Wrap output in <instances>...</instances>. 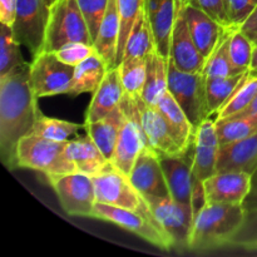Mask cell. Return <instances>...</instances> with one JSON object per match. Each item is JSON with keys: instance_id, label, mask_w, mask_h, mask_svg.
Returning <instances> with one entry per match:
<instances>
[{"instance_id": "obj_14", "label": "cell", "mask_w": 257, "mask_h": 257, "mask_svg": "<svg viewBox=\"0 0 257 257\" xmlns=\"http://www.w3.org/2000/svg\"><path fill=\"white\" fill-rule=\"evenodd\" d=\"M130 178L133 186L146 200L170 196V190L161 165V157L148 146H146L138 155L130 173Z\"/></svg>"}, {"instance_id": "obj_52", "label": "cell", "mask_w": 257, "mask_h": 257, "mask_svg": "<svg viewBox=\"0 0 257 257\" xmlns=\"http://www.w3.org/2000/svg\"><path fill=\"white\" fill-rule=\"evenodd\" d=\"M252 40H253V43H255V44H257V37H256V38H253Z\"/></svg>"}, {"instance_id": "obj_18", "label": "cell", "mask_w": 257, "mask_h": 257, "mask_svg": "<svg viewBox=\"0 0 257 257\" xmlns=\"http://www.w3.org/2000/svg\"><path fill=\"white\" fill-rule=\"evenodd\" d=\"M124 94L125 90L120 77L119 65L109 68L88 105L85 122H95L117 109Z\"/></svg>"}, {"instance_id": "obj_12", "label": "cell", "mask_w": 257, "mask_h": 257, "mask_svg": "<svg viewBox=\"0 0 257 257\" xmlns=\"http://www.w3.org/2000/svg\"><path fill=\"white\" fill-rule=\"evenodd\" d=\"M146 201L155 220L172 241L173 247H188L195 220L192 206L178 202L171 195Z\"/></svg>"}, {"instance_id": "obj_34", "label": "cell", "mask_w": 257, "mask_h": 257, "mask_svg": "<svg viewBox=\"0 0 257 257\" xmlns=\"http://www.w3.org/2000/svg\"><path fill=\"white\" fill-rule=\"evenodd\" d=\"M29 63L23 58L20 44L15 40L12 27H0V77L9 74Z\"/></svg>"}, {"instance_id": "obj_2", "label": "cell", "mask_w": 257, "mask_h": 257, "mask_svg": "<svg viewBox=\"0 0 257 257\" xmlns=\"http://www.w3.org/2000/svg\"><path fill=\"white\" fill-rule=\"evenodd\" d=\"M245 218L242 205L206 203L195 216L188 247L196 252L230 246Z\"/></svg>"}, {"instance_id": "obj_5", "label": "cell", "mask_w": 257, "mask_h": 257, "mask_svg": "<svg viewBox=\"0 0 257 257\" xmlns=\"http://www.w3.org/2000/svg\"><path fill=\"white\" fill-rule=\"evenodd\" d=\"M93 218L114 223L162 250H171L173 247L171 238L158 225L151 212H137L107 203L95 202Z\"/></svg>"}, {"instance_id": "obj_38", "label": "cell", "mask_w": 257, "mask_h": 257, "mask_svg": "<svg viewBox=\"0 0 257 257\" xmlns=\"http://www.w3.org/2000/svg\"><path fill=\"white\" fill-rule=\"evenodd\" d=\"M255 43L240 28L233 29L230 39V57L236 73L250 70Z\"/></svg>"}, {"instance_id": "obj_3", "label": "cell", "mask_w": 257, "mask_h": 257, "mask_svg": "<svg viewBox=\"0 0 257 257\" xmlns=\"http://www.w3.org/2000/svg\"><path fill=\"white\" fill-rule=\"evenodd\" d=\"M67 143L39 136H25L18 145V167L38 171L45 177L77 172L67 155Z\"/></svg>"}, {"instance_id": "obj_7", "label": "cell", "mask_w": 257, "mask_h": 257, "mask_svg": "<svg viewBox=\"0 0 257 257\" xmlns=\"http://www.w3.org/2000/svg\"><path fill=\"white\" fill-rule=\"evenodd\" d=\"M74 68L58 59L54 52L35 55L29 68V84L38 99L67 94L72 87Z\"/></svg>"}, {"instance_id": "obj_35", "label": "cell", "mask_w": 257, "mask_h": 257, "mask_svg": "<svg viewBox=\"0 0 257 257\" xmlns=\"http://www.w3.org/2000/svg\"><path fill=\"white\" fill-rule=\"evenodd\" d=\"M120 77L125 94L130 97H142L147 77V58H124L119 64Z\"/></svg>"}, {"instance_id": "obj_24", "label": "cell", "mask_w": 257, "mask_h": 257, "mask_svg": "<svg viewBox=\"0 0 257 257\" xmlns=\"http://www.w3.org/2000/svg\"><path fill=\"white\" fill-rule=\"evenodd\" d=\"M123 119H124V112L119 105L112 113L95 122H84L87 135L90 136L98 148L109 161H112L114 153Z\"/></svg>"}, {"instance_id": "obj_19", "label": "cell", "mask_w": 257, "mask_h": 257, "mask_svg": "<svg viewBox=\"0 0 257 257\" xmlns=\"http://www.w3.org/2000/svg\"><path fill=\"white\" fill-rule=\"evenodd\" d=\"M192 152L193 146L190 152L183 156L161 158V165L170 195L176 201L186 205H191V197H192Z\"/></svg>"}, {"instance_id": "obj_11", "label": "cell", "mask_w": 257, "mask_h": 257, "mask_svg": "<svg viewBox=\"0 0 257 257\" xmlns=\"http://www.w3.org/2000/svg\"><path fill=\"white\" fill-rule=\"evenodd\" d=\"M133 98V97H132ZM138 107V122L146 138V145L161 158L177 157L190 152L181 143L173 128L157 107L148 105L142 97H136Z\"/></svg>"}, {"instance_id": "obj_17", "label": "cell", "mask_w": 257, "mask_h": 257, "mask_svg": "<svg viewBox=\"0 0 257 257\" xmlns=\"http://www.w3.org/2000/svg\"><path fill=\"white\" fill-rule=\"evenodd\" d=\"M170 60L183 72H203L206 65V59L193 42L191 33L188 30L187 20L185 14L181 12L176 17L171 34Z\"/></svg>"}, {"instance_id": "obj_20", "label": "cell", "mask_w": 257, "mask_h": 257, "mask_svg": "<svg viewBox=\"0 0 257 257\" xmlns=\"http://www.w3.org/2000/svg\"><path fill=\"white\" fill-rule=\"evenodd\" d=\"M145 9L155 37L156 49L170 59L171 34L177 14L175 0H145Z\"/></svg>"}, {"instance_id": "obj_10", "label": "cell", "mask_w": 257, "mask_h": 257, "mask_svg": "<svg viewBox=\"0 0 257 257\" xmlns=\"http://www.w3.org/2000/svg\"><path fill=\"white\" fill-rule=\"evenodd\" d=\"M97 202L137 212L150 213L147 201L133 186L130 175L110 165L107 170L93 176Z\"/></svg>"}, {"instance_id": "obj_4", "label": "cell", "mask_w": 257, "mask_h": 257, "mask_svg": "<svg viewBox=\"0 0 257 257\" xmlns=\"http://www.w3.org/2000/svg\"><path fill=\"white\" fill-rule=\"evenodd\" d=\"M93 44L89 29L77 0H58L50 8L45 52H57L68 43Z\"/></svg>"}, {"instance_id": "obj_36", "label": "cell", "mask_w": 257, "mask_h": 257, "mask_svg": "<svg viewBox=\"0 0 257 257\" xmlns=\"http://www.w3.org/2000/svg\"><path fill=\"white\" fill-rule=\"evenodd\" d=\"M220 145L235 142L257 133V114L232 117L216 122Z\"/></svg>"}, {"instance_id": "obj_25", "label": "cell", "mask_w": 257, "mask_h": 257, "mask_svg": "<svg viewBox=\"0 0 257 257\" xmlns=\"http://www.w3.org/2000/svg\"><path fill=\"white\" fill-rule=\"evenodd\" d=\"M120 20L117 9V0H109L107 13L94 40V48L98 54L104 59L108 67H115L118 42H119Z\"/></svg>"}, {"instance_id": "obj_37", "label": "cell", "mask_w": 257, "mask_h": 257, "mask_svg": "<svg viewBox=\"0 0 257 257\" xmlns=\"http://www.w3.org/2000/svg\"><path fill=\"white\" fill-rule=\"evenodd\" d=\"M117 9L120 20V32L115 67H118L122 63L125 43H127L128 37L132 32L136 20L140 17L142 10L145 9V0H117Z\"/></svg>"}, {"instance_id": "obj_45", "label": "cell", "mask_w": 257, "mask_h": 257, "mask_svg": "<svg viewBox=\"0 0 257 257\" xmlns=\"http://www.w3.org/2000/svg\"><path fill=\"white\" fill-rule=\"evenodd\" d=\"M18 0H0V22L2 24L13 27L17 14Z\"/></svg>"}, {"instance_id": "obj_22", "label": "cell", "mask_w": 257, "mask_h": 257, "mask_svg": "<svg viewBox=\"0 0 257 257\" xmlns=\"http://www.w3.org/2000/svg\"><path fill=\"white\" fill-rule=\"evenodd\" d=\"M257 170V133L222 145L217 162L218 171H240L252 175Z\"/></svg>"}, {"instance_id": "obj_32", "label": "cell", "mask_w": 257, "mask_h": 257, "mask_svg": "<svg viewBox=\"0 0 257 257\" xmlns=\"http://www.w3.org/2000/svg\"><path fill=\"white\" fill-rule=\"evenodd\" d=\"M257 95V73L250 72L243 82L238 85L233 92L230 99L225 103L222 108L216 113V122L230 119L235 115L240 114L251 104Z\"/></svg>"}, {"instance_id": "obj_27", "label": "cell", "mask_w": 257, "mask_h": 257, "mask_svg": "<svg viewBox=\"0 0 257 257\" xmlns=\"http://www.w3.org/2000/svg\"><path fill=\"white\" fill-rule=\"evenodd\" d=\"M168 90V60L157 49L147 57V77L142 92V99L156 107Z\"/></svg>"}, {"instance_id": "obj_30", "label": "cell", "mask_w": 257, "mask_h": 257, "mask_svg": "<svg viewBox=\"0 0 257 257\" xmlns=\"http://www.w3.org/2000/svg\"><path fill=\"white\" fill-rule=\"evenodd\" d=\"M155 49L156 43L152 28H151L150 20L146 14V9H143L140 17L136 20L132 32L125 43L123 59L132 57L147 58Z\"/></svg>"}, {"instance_id": "obj_8", "label": "cell", "mask_w": 257, "mask_h": 257, "mask_svg": "<svg viewBox=\"0 0 257 257\" xmlns=\"http://www.w3.org/2000/svg\"><path fill=\"white\" fill-rule=\"evenodd\" d=\"M49 18L50 7L44 0H18L13 34L33 57L44 52Z\"/></svg>"}, {"instance_id": "obj_23", "label": "cell", "mask_w": 257, "mask_h": 257, "mask_svg": "<svg viewBox=\"0 0 257 257\" xmlns=\"http://www.w3.org/2000/svg\"><path fill=\"white\" fill-rule=\"evenodd\" d=\"M67 155L77 172L93 176L107 170L112 162L102 153L89 135L68 141Z\"/></svg>"}, {"instance_id": "obj_51", "label": "cell", "mask_w": 257, "mask_h": 257, "mask_svg": "<svg viewBox=\"0 0 257 257\" xmlns=\"http://www.w3.org/2000/svg\"><path fill=\"white\" fill-rule=\"evenodd\" d=\"M44 2H45V4L48 5V7H50V8H52L53 5H54L55 3L58 2V0H44Z\"/></svg>"}, {"instance_id": "obj_46", "label": "cell", "mask_w": 257, "mask_h": 257, "mask_svg": "<svg viewBox=\"0 0 257 257\" xmlns=\"http://www.w3.org/2000/svg\"><path fill=\"white\" fill-rule=\"evenodd\" d=\"M242 207L247 210H256L257 208V170L251 175V188L248 195L246 196L242 203Z\"/></svg>"}, {"instance_id": "obj_49", "label": "cell", "mask_w": 257, "mask_h": 257, "mask_svg": "<svg viewBox=\"0 0 257 257\" xmlns=\"http://www.w3.org/2000/svg\"><path fill=\"white\" fill-rule=\"evenodd\" d=\"M250 72L257 73V44H255L252 53V59H251V65H250Z\"/></svg>"}, {"instance_id": "obj_50", "label": "cell", "mask_w": 257, "mask_h": 257, "mask_svg": "<svg viewBox=\"0 0 257 257\" xmlns=\"http://www.w3.org/2000/svg\"><path fill=\"white\" fill-rule=\"evenodd\" d=\"M176 2V14H180L181 10L188 5V0H175Z\"/></svg>"}, {"instance_id": "obj_13", "label": "cell", "mask_w": 257, "mask_h": 257, "mask_svg": "<svg viewBox=\"0 0 257 257\" xmlns=\"http://www.w3.org/2000/svg\"><path fill=\"white\" fill-rule=\"evenodd\" d=\"M120 107L124 112V119L110 162L115 168L130 175L138 155L147 145L138 122V107L136 98L124 94Z\"/></svg>"}, {"instance_id": "obj_15", "label": "cell", "mask_w": 257, "mask_h": 257, "mask_svg": "<svg viewBox=\"0 0 257 257\" xmlns=\"http://www.w3.org/2000/svg\"><path fill=\"white\" fill-rule=\"evenodd\" d=\"M220 147L216 120L212 118H206L196 130L195 140H193V177L200 181H205L217 172Z\"/></svg>"}, {"instance_id": "obj_29", "label": "cell", "mask_w": 257, "mask_h": 257, "mask_svg": "<svg viewBox=\"0 0 257 257\" xmlns=\"http://www.w3.org/2000/svg\"><path fill=\"white\" fill-rule=\"evenodd\" d=\"M248 72L238 73L230 77H206V105L208 118L218 112L243 82Z\"/></svg>"}, {"instance_id": "obj_43", "label": "cell", "mask_w": 257, "mask_h": 257, "mask_svg": "<svg viewBox=\"0 0 257 257\" xmlns=\"http://www.w3.org/2000/svg\"><path fill=\"white\" fill-rule=\"evenodd\" d=\"M188 4L203 10L206 14L217 20L223 27L230 28L227 12H226V0H188Z\"/></svg>"}, {"instance_id": "obj_33", "label": "cell", "mask_w": 257, "mask_h": 257, "mask_svg": "<svg viewBox=\"0 0 257 257\" xmlns=\"http://www.w3.org/2000/svg\"><path fill=\"white\" fill-rule=\"evenodd\" d=\"M233 29L236 28H225L212 54L206 60L203 69V74L206 77H230L238 74L233 68L230 57V39Z\"/></svg>"}, {"instance_id": "obj_16", "label": "cell", "mask_w": 257, "mask_h": 257, "mask_svg": "<svg viewBox=\"0 0 257 257\" xmlns=\"http://www.w3.org/2000/svg\"><path fill=\"white\" fill-rule=\"evenodd\" d=\"M208 203L242 205L251 188V175L240 171H218L203 181Z\"/></svg>"}, {"instance_id": "obj_39", "label": "cell", "mask_w": 257, "mask_h": 257, "mask_svg": "<svg viewBox=\"0 0 257 257\" xmlns=\"http://www.w3.org/2000/svg\"><path fill=\"white\" fill-rule=\"evenodd\" d=\"M77 2L88 25L93 43H94L105 13H107L109 0H77Z\"/></svg>"}, {"instance_id": "obj_42", "label": "cell", "mask_w": 257, "mask_h": 257, "mask_svg": "<svg viewBox=\"0 0 257 257\" xmlns=\"http://www.w3.org/2000/svg\"><path fill=\"white\" fill-rule=\"evenodd\" d=\"M256 8L257 0H226V12L230 27H242Z\"/></svg>"}, {"instance_id": "obj_31", "label": "cell", "mask_w": 257, "mask_h": 257, "mask_svg": "<svg viewBox=\"0 0 257 257\" xmlns=\"http://www.w3.org/2000/svg\"><path fill=\"white\" fill-rule=\"evenodd\" d=\"M80 131H85L84 123L79 124V123L50 118L42 113L35 122L30 135L58 141V142H68V141H72L73 137H82L79 136Z\"/></svg>"}, {"instance_id": "obj_6", "label": "cell", "mask_w": 257, "mask_h": 257, "mask_svg": "<svg viewBox=\"0 0 257 257\" xmlns=\"http://www.w3.org/2000/svg\"><path fill=\"white\" fill-rule=\"evenodd\" d=\"M168 90L196 128L208 118L203 72H183L168 59Z\"/></svg>"}, {"instance_id": "obj_44", "label": "cell", "mask_w": 257, "mask_h": 257, "mask_svg": "<svg viewBox=\"0 0 257 257\" xmlns=\"http://www.w3.org/2000/svg\"><path fill=\"white\" fill-rule=\"evenodd\" d=\"M207 203L206 200V192H205V186H203V181L197 180L193 177V185H192V197H191V206L195 216L205 207Z\"/></svg>"}, {"instance_id": "obj_28", "label": "cell", "mask_w": 257, "mask_h": 257, "mask_svg": "<svg viewBox=\"0 0 257 257\" xmlns=\"http://www.w3.org/2000/svg\"><path fill=\"white\" fill-rule=\"evenodd\" d=\"M156 107L160 109V112L165 115L167 122L170 123L171 127L176 132V135L180 138L181 143L186 150H191L193 146V140H195V133L197 128L193 125L190 118L185 113V110L181 108L177 100L175 99L170 90L165 93L158 104Z\"/></svg>"}, {"instance_id": "obj_26", "label": "cell", "mask_w": 257, "mask_h": 257, "mask_svg": "<svg viewBox=\"0 0 257 257\" xmlns=\"http://www.w3.org/2000/svg\"><path fill=\"white\" fill-rule=\"evenodd\" d=\"M108 69L109 67L104 59L98 53L93 54L74 68V77L68 95L77 97L82 93H94L107 74Z\"/></svg>"}, {"instance_id": "obj_47", "label": "cell", "mask_w": 257, "mask_h": 257, "mask_svg": "<svg viewBox=\"0 0 257 257\" xmlns=\"http://www.w3.org/2000/svg\"><path fill=\"white\" fill-rule=\"evenodd\" d=\"M240 29L242 30L247 37H250L251 39H253V38L257 37V8Z\"/></svg>"}, {"instance_id": "obj_41", "label": "cell", "mask_w": 257, "mask_h": 257, "mask_svg": "<svg viewBox=\"0 0 257 257\" xmlns=\"http://www.w3.org/2000/svg\"><path fill=\"white\" fill-rule=\"evenodd\" d=\"M54 53L58 57V59L62 60L63 63H65L68 65H72V67H77L78 64H80L85 59H88L93 54H95L97 50H95L94 44L73 42L63 45L60 49H58Z\"/></svg>"}, {"instance_id": "obj_48", "label": "cell", "mask_w": 257, "mask_h": 257, "mask_svg": "<svg viewBox=\"0 0 257 257\" xmlns=\"http://www.w3.org/2000/svg\"><path fill=\"white\" fill-rule=\"evenodd\" d=\"M252 114H257V95L245 110H242L240 114L235 115V117H241V115H252Z\"/></svg>"}, {"instance_id": "obj_9", "label": "cell", "mask_w": 257, "mask_h": 257, "mask_svg": "<svg viewBox=\"0 0 257 257\" xmlns=\"http://www.w3.org/2000/svg\"><path fill=\"white\" fill-rule=\"evenodd\" d=\"M47 178L57 193L60 206L68 215L93 218L97 198L94 182L90 176L72 172L49 176Z\"/></svg>"}, {"instance_id": "obj_53", "label": "cell", "mask_w": 257, "mask_h": 257, "mask_svg": "<svg viewBox=\"0 0 257 257\" xmlns=\"http://www.w3.org/2000/svg\"><path fill=\"white\" fill-rule=\"evenodd\" d=\"M251 251H256V252H257V246H255V247H253Z\"/></svg>"}, {"instance_id": "obj_40", "label": "cell", "mask_w": 257, "mask_h": 257, "mask_svg": "<svg viewBox=\"0 0 257 257\" xmlns=\"http://www.w3.org/2000/svg\"><path fill=\"white\" fill-rule=\"evenodd\" d=\"M231 247L243 248L251 251L257 246V208L256 210H245V218L230 242Z\"/></svg>"}, {"instance_id": "obj_1", "label": "cell", "mask_w": 257, "mask_h": 257, "mask_svg": "<svg viewBox=\"0 0 257 257\" xmlns=\"http://www.w3.org/2000/svg\"><path fill=\"white\" fill-rule=\"evenodd\" d=\"M30 63L0 77V158L8 170L18 167L20 140L32 133L42 114L29 84Z\"/></svg>"}, {"instance_id": "obj_21", "label": "cell", "mask_w": 257, "mask_h": 257, "mask_svg": "<svg viewBox=\"0 0 257 257\" xmlns=\"http://www.w3.org/2000/svg\"><path fill=\"white\" fill-rule=\"evenodd\" d=\"M181 12H183L185 14L188 30H190L196 47L207 60L217 45L226 27L221 25L217 20L206 14L203 10L190 4L183 8Z\"/></svg>"}]
</instances>
